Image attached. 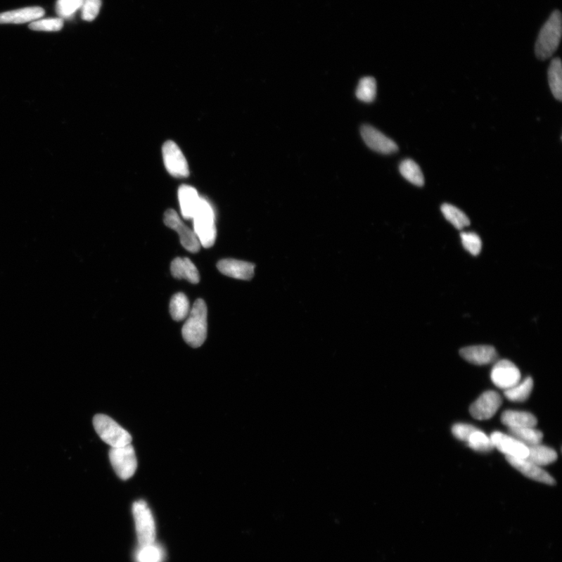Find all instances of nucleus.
I'll return each instance as SVG.
<instances>
[{"instance_id":"nucleus-1","label":"nucleus","mask_w":562,"mask_h":562,"mask_svg":"<svg viewBox=\"0 0 562 562\" xmlns=\"http://www.w3.org/2000/svg\"><path fill=\"white\" fill-rule=\"evenodd\" d=\"M182 336L192 347H199L205 343L207 337V307L203 300H197L190 310Z\"/></svg>"},{"instance_id":"nucleus-2","label":"nucleus","mask_w":562,"mask_h":562,"mask_svg":"<svg viewBox=\"0 0 562 562\" xmlns=\"http://www.w3.org/2000/svg\"><path fill=\"white\" fill-rule=\"evenodd\" d=\"M561 32V14L559 11H556L552 13L539 34L535 46V53L538 59H549L556 53L560 44Z\"/></svg>"},{"instance_id":"nucleus-3","label":"nucleus","mask_w":562,"mask_h":562,"mask_svg":"<svg viewBox=\"0 0 562 562\" xmlns=\"http://www.w3.org/2000/svg\"><path fill=\"white\" fill-rule=\"evenodd\" d=\"M192 219L194 222V231L201 245L205 248L213 246L217 238L215 212L211 204L205 198H200Z\"/></svg>"},{"instance_id":"nucleus-4","label":"nucleus","mask_w":562,"mask_h":562,"mask_svg":"<svg viewBox=\"0 0 562 562\" xmlns=\"http://www.w3.org/2000/svg\"><path fill=\"white\" fill-rule=\"evenodd\" d=\"M94 425L99 438L111 447H122L132 443V437L130 433L108 416L96 415L94 419Z\"/></svg>"},{"instance_id":"nucleus-5","label":"nucleus","mask_w":562,"mask_h":562,"mask_svg":"<svg viewBox=\"0 0 562 562\" xmlns=\"http://www.w3.org/2000/svg\"><path fill=\"white\" fill-rule=\"evenodd\" d=\"M132 514L139 544L155 542L156 525L153 512L143 500L135 502L132 505Z\"/></svg>"},{"instance_id":"nucleus-6","label":"nucleus","mask_w":562,"mask_h":562,"mask_svg":"<svg viewBox=\"0 0 562 562\" xmlns=\"http://www.w3.org/2000/svg\"><path fill=\"white\" fill-rule=\"evenodd\" d=\"M110 464L120 479L132 478L138 467L136 454L132 444L111 447L109 452Z\"/></svg>"},{"instance_id":"nucleus-7","label":"nucleus","mask_w":562,"mask_h":562,"mask_svg":"<svg viewBox=\"0 0 562 562\" xmlns=\"http://www.w3.org/2000/svg\"><path fill=\"white\" fill-rule=\"evenodd\" d=\"M163 220L167 226L179 233L181 243L186 250L191 253H196L200 250L201 244L199 243L195 231L191 230L182 222L175 210H167L165 213Z\"/></svg>"},{"instance_id":"nucleus-8","label":"nucleus","mask_w":562,"mask_h":562,"mask_svg":"<svg viewBox=\"0 0 562 562\" xmlns=\"http://www.w3.org/2000/svg\"><path fill=\"white\" fill-rule=\"evenodd\" d=\"M162 155L165 167L170 174L175 177H187L189 175L188 162L175 142H165L162 147Z\"/></svg>"},{"instance_id":"nucleus-9","label":"nucleus","mask_w":562,"mask_h":562,"mask_svg":"<svg viewBox=\"0 0 562 562\" xmlns=\"http://www.w3.org/2000/svg\"><path fill=\"white\" fill-rule=\"evenodd\" d=\"M490 377L496 387L505 390L521 382V373L513 362L502 359L496 362Z\"/></svg>"},{"instance_id":"nucleus-10","label":"nucleus","mask_w":562,"mask_h":562,"mask_svg":"<svg viewBox=\"0 0 562 562\" xmlns=\"http://www.w3.org/2000/svg\"><path fill=\"white\" fill-rule=\"evenodd\" d=\"M502 404V398L496 391L488 390L482 394L469 408L471 416L478 421L492 419Z\"/></svg>"},{"instance_id":"nucleus-11","label":"nucleus","mask_w":562,"mask_h":562,"mask_svg":"<svg viewBox=\"0 0 562 562\" xmlns=\"http://www.w3.org/2000/svg\"><path fill=\"white\" fill-rule=\"evenodd\" d=\"M361 135L366 144L376 153L392 154L398 151V147L393 140L371 125L362 126Z\"/></svg>"},{"instance_id":"nucleus-12","label":"nucleus","mask_w":562,"mask_h":562,"mask_svg":"<svg viewBox=\"0 0 562 562\" xmlns=\"http://www.w3.org/2000/svg\"><path fill=\"white\" fill-rule=\"evenodd\" d=\"M497 450L508 457L525 459L529 454L528 447L509 435L501 432H494L490 437Z\"/></svg>"},{"instance_id":"nucleus-13","label":"nucleus","mask_w":562,"mask_h":562,"mask_svg":"<svg viewBox=\"0 0 562 562\" xmlns=\"http://www.w3.org/2000/svg\"><path fill=\"white\" fill-rule=\"evenodd\" d=\"M255 267L253 263L233 259L222 260L217 263L220 273L232 279L243 281H250L253 279Z\"/></svg>"},{"instance_id":"nucleus-14","label":"nucleus","mask_w":562,"mask_h":562,"mask_svg":"<svg viewBox=\"0 0 562 562\" xmlns=\"http://www.w3.org/2000/svg\"><path fill=\"white\" fill-rule=\"evenodd\" d=\"M461 358L472 364L483 366L497 362L499 355L493 346L475 345L461 348L459 352Z\"/></svg>"},{"instance_id":"nucleus-15","label":"nucleus","mask_w":562,"mask_h":562,"mask_svg":"<svg viewBox=\"0 0 562 562\" xmlns=\"http://www.w3.org/2000/svg\"><path fill=\"white\" fill-rule=\"evenodd\" d=\"M509 464L523 473L526 478L531 480L545 483L547 485H556V480L552 476L539 466L532 464L528 460L515 459L506 456Z\"/></svg>"},{"instance_id":"nucleus-16","label":"nucleus","mask_w":562,"mask_h":562,"mask_svg":"<svg viewBox=\"0 0 562 562\" xmlns=\"http://www.w3.org/2000/svg\"><path fill=\"white\" fill-rule=\"evenodd\" d=\"M45 11L41 7H27L0 13V24H23L41 18Z\"/></svg>"},{"instance_id":"nucleus-17","label":"nucleus","mask_w":562,"mask_h":562,"mask_svg":"<svg viewBox=\"0 0 562 562\" xmlns=\"http://www.w3.org/2000/svg\"><path fill=\"white\" fill-rule=\"evenodd\" d=\"M134 562H165L167 551L162 544L153 542L138 544L133 553Z\"/></svg>"},{"instance_id":"nucleus-18","label":"nucleus","mask_w":562,"mask_h":562,"mask_svg":"<svg viewBox=\"0 0 562 562\" xmlns=\"http://www.w3.org/2000/svg\"><path fill=\"white\" fill-rule=\"evenodd\" d=\"M200 196L196 189L189 186H181L179 191V198L183 217L192 219L197 210Z\"/></svg>"},{"instance_id":"nucleus-19","label":"nucleus","mask_w":562,"mask_h":562,"mask_svg":"<svg viewBox=\"0 0 562 562\" xmlns=\"http://www.w3.org/2000/svg\"><path fill=\"white\" fill-rule=\"evenodd\" d=\"M502 423L509 429L535 428L537 419L530 412L507 410L502 415Z\"/></svg>"},{"instance_id":"nucleus-20","label":"nucleus","mask_w":562,"mask_h":562,"mask_svg":"<svg viewBox=\"0 0 562 562\" xmlns=\"http://www.w3.org/2000/svg\"><path fill=\"white\" fill-rule=\"evenodd\" d=\"M170 270L176 279H186L192 283H198L200 281L196 267L189 258H176L172 263Z\"/></svg>"},{"instance_id":"nucleus-21","label":"nucleus","mask_w":562,"mask_h":562,"mask_svg":"<svg viewBox=\"0 0 562 562\" xmlns=\"http://www.w3.org/2000/svg\"><path fill=\"white\" fill-rule=\"evenodd\" d=\"M529 454L526 460L538 466H544L553 464L558 459V454L549 447L536 445L528 447Z\"/></svg>"},{"instance_id":"nucleus-22","label":"nucleus","mask_w":562,"mask_h":562,"mask_svg":"<svg viewBox=\"0 0 562 562\" xmlns=\"http://www.w3.org/2000/svg\"><path fill=\"white\" fill-rule=\"evenodd\" d=\"M440 210L447 222L458 230H462L471 225V220L466 213L457 208L456 206L445 203L441 205Z\"/></svg>"},{"instance_id":"nucleus-23","label":"nucleus","mask_w":562,"mask_h":562,"mask_svg":"<svg viewBox=\"0 0 562 562\" xmlns=\"http://www.w3.org/2000/svg\"><path fill=\"white\" fill-rule=\"evenodd\" d=\"M508 433L510 436L528 447L542 444L544 438L542 432L535 428L509 429Z\"/></svg>"},{"instance_id":"nucleus-24","label":"nucleus","mask_w":562,"mask_h":562,"mask_svg":"<svg viewBox=\"0 0 562 562\" xmlns=\"http://www.w3.org/2000/svg\"><path fill=\"white\" fill-rule=\"evenodd\" d=\"M533 388L532 377L528 376L513 388L504 390V396L511 402H523L528 400Z\"/></svg>"},{"instance_id":"nucleus-25","label":"nucleus","mask_w":562,"mask_h":562,"mask_svg":"<svg viewBox=\"0 0 562 562\" xmlns=\"http://www.w3.org/2000/svg\"><path fill=\"white\" fill-rule=\"evenodd\" d=\"M400 170L404 179L416 186H423V174L415 161L409 159L403 160L400 166Z\"/></svg>"},{"instance_id":"nucleus-26","label":"nucleus","mask_w":562,"mask_h":562,"mask_svg":"<svg viewBox=\"0 0 562 562\" xmlns=\"http://www.w3.org/2000/svg\"><path fill=\"white\" fill-rule=\"evenodd\" d=\"M549 83L554 98L562 99V67L559 58L554 59L549 69Z\"/></svg>"},{"instance_id":"nucleus-27","label":"nucleus","mask_w":562,"mask_h":562,"mask_svg":"<svg viewBox=\"0 0 562 562\" xmlns=\"http://www.w3.org/2000/svg\"><path fill=\"white\" fill-rule=\"evenodd\" d=\"M170 314L175 321L186 319L190 312V304L187 296L183 293L175 294L170 304Z\"/></svg>"},{"instance_id":"nucleus-28","label":"nucleus","mask_w":562,"mask_h":562,"mask_svg":"<svg viewBox=\"0 0 562 562\" xmlns=\"http://www.w3.org/2000/svg\"><path fill=\"white\" fill-rule=\"evenodd\" d=\"M376 96V82L372 77H365L360 80L357 89V96L360 101L372 103Z\"/></svg>"},{"instance_id":"nucleus-29","label":"nucleus","mask_w":562,"mask_h":562,"mask_svg":"<svg viewBox=\"0 0 562 562\" xmlns=\"http://www.w3.org/2000/svg\"><path fill=\"white\" fill-rule=\"evenodd\" d=\"M466 443L473 450L480 452H490L494 448L492 440L485 433L479 430H476L469 436Z\"/></svg>"},{"instance_id":"nucleus-30","label":"nucleus","mask_w":562,"mask_h":562,"mask_svg":"<svg viewBox=\"0 0 562 562\" xmlns=\"http://www.w3.org/2000/svg\"><path fill=\"white\" fill-rule=\"evenodd\" d=\"M462 245L465 250L473 255H478L482 250V241L474 232H461L460 234Z\"/></svg>"},{"instance_id":"nucleus-31","label":"nucleus","mask_w":562,"mask_h":562,"mask_svg":"<svg viewBox=\"0 0 562 562\" xmlns=\"http://www.w3.org/2000/svg\"><path fill=\"white\" fill-rule=\"evenodd\" d=\"M63 27L62 18H47L44 20H35L30 27L33 31L41 32H58Z\"/></svg>"},{"instance_id":"nucleus-32","label":"nucleus","mask_w":562,"mask_h":562,"mask_svg":"<svg viewBox=\"0 0 562 562\" xmlns=\"http://www.w3.org/2000/svg\"><path fill=\"white\" fill-rule=\"evenodd\" d=\"M83 0H58L56 11L62 18H70L82 7Z\"/></svg>"},{"instance_id":"nucleus-33","label":"nucleus","mask_w":562,"mask_h":562,"mask_svg":"<svg viewBox=\"0 0 562 562\" xmlns=\"http://www.w3.org/2000/svg\"><path fill=\"white\" fill-rule=\"evenodd\" d=\"M82 18L84 20L96 19L101 8V0H83Z\"/></svg>"},{"instance_id":"nucleus-34","label":"nucleus","mask_w":562,"mask_h":562,"mask_svg":"<svg viewBox=\"0 0 562 562\" xmlns=\"http://www.w3.org/2000/svg\"><path fill=\"white\" fill-rule=\"evenodd\" d=\"M476 430L478 429L475 428L473 426L465 423H457L452 426V431L454 438H456L459 440L464 441V442H467L469 436Z\"/></svg>"}]
</instances>
